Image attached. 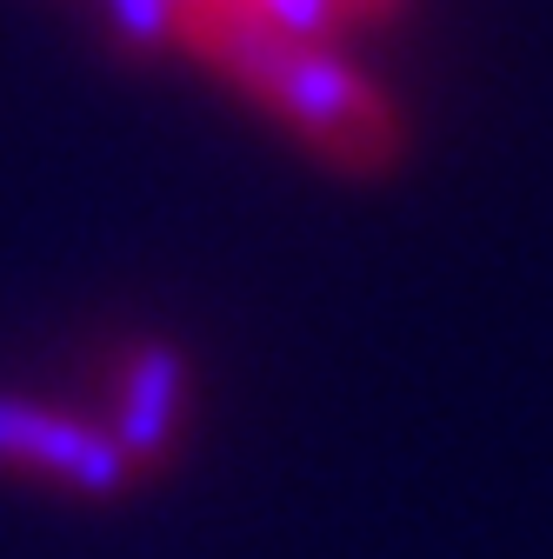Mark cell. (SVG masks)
I'll use <instances>...</instances> for the list:
<instances>
[{"label":"cell","instance_id":"6da1fadb","mask_svg":"<svg viewBox=\"0 0 553 559\" xmlns=\"http://www.w3.org/2000/svg\"><path fill=\"white\" fill-rule=\"evenodd\" d=\"M254 100H267L340 174H380L400 154V114L380 100V87L361 74V67H348L333 47L287 40L273 53Z\"/></svg>","mask_w":553,"mask_h":559},{"label":"cell","instance_id":"7a4b0ae2","mask_svg":"<svg viewBox=\"0 0 553 559\" xmlns=\"http://www.w3.org/2000/svg\"><path fill=\"white\" fill-rule=\"evenodd\" d=\"M0 466L47 473L60 486H74V493H120V486H133V466L120 460V447L101 427L34 406V400H14V393H0Z\"/></svg>","mask_w":553,"mask_h":559},{"label":"cell","instance_id":"3957f363","mask_svg":"<svg viewBox=\"0 0 553 559\" xmlns=\"http://www.w3.org/2000/svg\"><path fill=\"white\" fill-rule=\"evenodd\" d=\"M180 413H187V354L167 340L133 346L127 367H120V393H114V427H107V440L120 447L133 479L167 466Z\"/></svg>","mask_w":553,"mask_h":559},{"label":"cell","instance_id":"277c9868","mask_svg":"<svg viewBox=\"0 0 553 559\" xmlns=\"http://www.w3.org/2000/svg\"><path fill=\"white\" fill-rule=\"evenodd\" d=\"M180 8L187 0H107V21L127 53H161L180 47Z\"/></svg>","mask_w":553,"mask_h":559},{"label":"cell","instance_id":"5b68a950","mask_svg":"<svg viewBox=\"0 0 553 559\" xmlns=\"http://www.w3.org/2000/svg\"><path fill=\"white\" fill-rule=\"evenodd\" d=\"M260 14L281 27L287 40H301V47H333L340 34L354 27L340 0H260Z\"/></svg>","mask_w":553,"mask_h":559},{"label":"cell","instance_id":"8992f818","mask_svg":"<svg viewBox=\"0 0 553 559\" xmlns=\"http://www.w3.org/2000/svg\"><path fill=\"white\" fill-rule=\"evenodd\" d=\"M340 8H348L354 27H387V21L407 14V0H340Z\"/></svg>","mask_w":553,"mask_h":559}]
</instances>
